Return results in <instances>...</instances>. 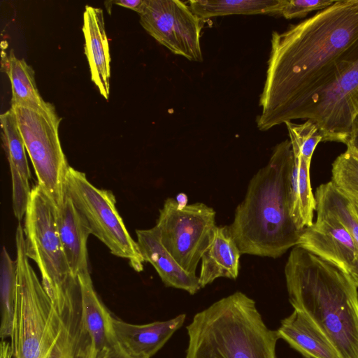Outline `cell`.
<instances>
[{
	"instance_id": "15",
	"label": "cell",
	"mask_w": 358,
	"mask_h": 358,
	"mask_svg": "<svg viewBox=\"0 0 358 358\" xmlns=\"http://www.w3.org/2000/svg\"><path fill=\"white\" fill-rule=\"evenodd\" d=\"M186 315L180 314L166 321L134 324L112 317L114 337L119 346L136 358H151L180 329Z\"/></svg>"
},
{
	"instance_id": "32",
	"label": "cell",
	"mask_w": 358,
	"mask_h": 358,
	"mask_svg": "<svg viewBox=\"0 0 358 358\" xmlns=\"http://www.w3.org/2000/svg\"><path fill=\"white\" fill-rule=\"evenodd\" d=\"M101 358H136L124 350H123L118 344L109 350Z\"/></svg>"
},
{
	"instance_id": "30",
	"label": "cell",
	"mask_w": 358,
	"mask_h": 358,
	"mask_svg": "<svg viewBox=\"0 0 358 358\" xmlns=\"http://www.w3.org/2000/svg\"><path fill=\"white\" fill-rule=\"evenodd\" d=\"M347 149L358 156V114L355 117L345 144Z\"/></svg>"
},
{
	"instance_id": "4",
	"label": "cell",
	"mask_w": 358,
	"mask_h": 358,
	"mask_svg": "<svg viewBox=\"0 0 358 358\" xmlns=\"http://www.w3.org/2000/svg\"><path fill=\"white\" fill-rule=\"evenodd\" d=\"M187 330L185 358H276L277 330L268 328L255 301L241 292L197 313Z\"/></svg>"
},
{
	"instance_id": "25",
	"label": "cell",
	"mask_w": 358,
	"mask_h": 358,
	"mask_svg": "<svg viewBox=\"0 0 358 358\" xmlns=\"http://www.w3.org/2000/svg\"><path fill=\"white\" fill-rule=\"evenodd\" d=\"M315 198L316 205L334 213L352 235L357 256L350 275L358 287V215L353 201L341 192L331 181L317 187Z\"/></svg>"
},
{
	"instance_id": "7",
	"label": "cell",
	"mask_w": 358,
	"mask_h": 358,
	"mask_svg": "<svg viewBox=\"0 0 358 358\" xmlns=\"http://www.w3.org/2000/svg\"><path fill=\"white\" fill-rule=\"evenodd\" d=\"M66 192L87 222L92 234L115 256L126 259L136 272L145 262L137 245L116 208V199L110 190L94 186L85 173L69 166Z\"/></svg>"
},
{
	"instance_id": "8",
	"label": "cell",
	"mask_w": 358,
	"mask_h": 358,
	"mask_svg": "<svg viewBox=\"0 0 358 358\" xmlns=\"http://www.w3.org/2000/svg\"><path fill=\"white\" fill-rule=\"evenodd\" d=\"M11 108L34 166L37 185L59 206L66 195V178L70 166L59 137L62 118L55 107L43 112L22 107Z\"/></svg>"
},
{
	"instance_id": "16",
	"label": "cell",
	"mask_w": 358,
	"mask_h": 358,
	"mask_svg": "<svg viewBox=\"0 0 358 358\" xmlns=\"http://www.w3.org/2000/svg\"><path fill=\"white\" fill-rule=\"evenodd\" d=\"M83 32L92 81L107 100L110 94V56L102 9L85 6Z\"/></svg>"
},
{
	"instance_id": "12",
	"label": "cell",
	"mask_w": 358,
	"mask_h": 358,
	"mask_svg": "<svg viewBox=\"0 0 358 358\" xmlns=\"http://www.w3.org/2000/svg\"><path fill=\"white\" fill-rule=\"evenodd\" d=\"M40 358H94L83 319L79 287L63 301L62 308L53 306Z\"/></svg>"
},
{
	"instance_id": "5",
	"label": "cell",
	"mask_w": 358,
	"mask_h": 358,
	"mask_svg": "<svg viewBox=\"0 0 358 358\" xmlns=\"http://www.w3.org/2000/svg\"><path fill=\"white\" fill-rule=\"evenodd\" d=\"M23 229L27 256L38 266L42 285L52 302L76 291L78 284L59 238L56 206L38 185L31 188Z\"/></svg>"
},
{
	"instance_id": "35",
	"label": "cell",
	"mask_w": 358,
	"mask_h": 358,
	"mask_svg": "<svg viewBox=\"0 0 358 358\" xmlns=\"http://www.w3.org/2000/svg\"><path fill=\"white\" fill-rule=\"evenodd\" d=\"M353 201V200H352ZM354 206L358 215V201H353Z\"/></svg>"
},
{
	"instance_id": "17",
	"label": "cell",
	"mask_w": 358,
	"mask_h": 358,
	"mask_svg": "<svg viewBox=\"0 0 358 358\" xmlns=\"http://www.w3.org/2000/svg\"><path fill=\"white\" fill-rule=\"evenodd\" d=\"M59 238L73 275L89 271L87 241L90 228L66 192L62 203L56 206Z\"/></svg>"
},
{
	"instance_id": "24",
	"label": "cell",
	"mask_w": 358,
	"mask_h": 358,
	"mask_svg": "<svg viewBox=\"0 0 358 358\" xmlns=\"http://www.w3.org/2000/svg\"><path fill=\"white\" fill-rule=\"evenodd\" d=\"M283 0H192V10L201 20L230 15H278Z\"/></svg>"
},
{
	"instance_id": "27",
	"label": "cell",
	"mask_w": 358,
	"mask_h": 358,
	"mask_svg": "<svg viewBox=\"0 0 358 358\" xmlns=\"http://www.w3.org/2000/svg\"><path fill=\"white\" fill-rule=\"evenodd\" d=\"M344 195L358 201V156L349 150L338 155L331 167V180Z\"/></svg>"
},
{
	"instance_id": "10",
	"label": "cell",
	"mask_w": 358,
	"mask_h": 358,
	"mask_svg": "<svg viewBox=\"0 0 358 358\" xmlns=\"http://www.w3.org/2000/svg\"><path fill=\"white\" fill-rule=\"evenodd\" d=\"M143 28L175 55L202 62L201 31L203 20L178 0H145L139 14Z\"/></svg>"
},
{
	"instance_id": "28",
	"label": "cell",
	"mask_w": 358,
	"mask_h": 358,
	"mask_svg": "<svg viewBox=\"0 0 358 358\" xmlns=\"http://www.w3.org/2000/svg\"><path fill=\"white\" fill-rule=\"evenodd\" d=\"M285 124L293 153L311 161L315 148L322 141V136L317 124L311 120H307L302 124L292 122H286Z\"/></svg>"
},
{
	"instance_id": "2",
	"label": "cell",
	"mask_w": 358,
	"mask_h": 358,
	"mask_svg": "<svg viewBox=\"0 0 358 358\" xmlns=\"http://www.w3.org/2000/svg\"><path fill=\"white\" fill-rule=\"evenodd\" d=\"M289 301L341 358H358V291L351 275L298 245L285 266Z\"/></svg>"
},
{
	"instance_id": "29",
	"label": "cell",
	"mask_w": 358,
	"mask_h": 358,
	"mask_svg": "<svg viewBox=\"0 0 358 358\" xmlns=\"http://www.w3.org/2000/svg\"><path fill=\"white\" fill-rule=\"evenodd\" d=\"M334 0H283L280 15L286 19L303 17L314 10L331 6Z\"/></svg>"
},
{
	"instance_id": "18",
	"label": "cell",
	"mask_w": 358,
	"mask_h": 358,
	"mask_svg": "<svg viewBox=\"0 0 358 358\" xmlns=\"http://www.w3.org/2000/svg\"><path fill=\"white\" fill-rule=\"evenodd\" d=\"M137 245L145 262L155 268L166 287L196 294L201 287L196 274L185 271L162 245L155 227L149 229L136 231Z\"/></svg>"
},
{
	"instance_id": "13",
	"label": "cell",
	"mask_w": 358,
	"mask_h": 358,
	"mask_svg": "<svg viewBox=\"0 0 358 358\" xmlns=\"http://www.w3.org/2000/svg\"><path fill=\"white\" fill-rule=\"evenodd\" d=\"M317 217L304 228L296 245L324 259L350 273L357 256L354 239L340 220L316 205Z\"/></svg>"
},
{
	"instance_id": "9",
	"label": "cell",
	"mask_w": 358,
	"mask_h": 358,
	"mask_svg": "<svg viewBox=\"0 0 358 358\" xmlns=\"http://www.w3.org/2000/svg\"><path fill=\"white\" fill-rule=\"evenodd\" d=\"M214 209L203 203L179 208L176 199L168 198L159 210L155 227L161 242L187 272L196 274L215 225Z\"/></svg>"
},
{
	"instance_id": "6",
	"label": "cell",
	"mask_w": 358,
	"mask_h": 358,
	"mask_svg": "<svg viewBox=\"0 0 358 358\" xmlns=\"http://www.w3.org/2000/svg\"><path fill=\"white\" fill-rule=\"evenodd\" d=\"M15 243L16 296L10 338L13 358H40L53 303L29 264L20 223L16 229Z\"/></svg>"
},
{
	"instance_id": "26",
	"label": "cell",
	"mask_w": 358,
	"mask_h": 358,
	"mask_svg": "<svg viewBox=\"0 0 358 358\" xmlns=\"http://www.w3.org/2000/svg\"><path fill=\"white\" fill-rule=\"evenodd\" d=\"M16 262L12 260L3 246L0 263V302L1 340L12 337L16 296Z\"/></svg>"
},
{
	"instance_id": "31",
	"label": "cell",
	"mask_w": 358,
	"mask_h": 358,
	"mask_svg": "<svg viewBox=\"0 0 358 358\" xmlns=\"http://www.w3.org/2000/svg\"><path fill=\"white\" fill-rule=\"evenodd\" d=\"M110 3L131 9L140 14L144 8L145 0H116L110 1Z\"/></svg>"
},
{
	"instance_id": "34",
	"label": "cell",
	"mask_w": 358,
	"mask_h": 358,
	"mask_svg": "<svg viewBox=\"0 0 358 358\" xmlns=\"http://www.w3.org/2000/svg\"><path fill=\"white\" fill-rule=\"evenodd\" d=\"M176 200L177 201L178 207L180 208H184L187 205V202H188L187 196L182 192L179 193L176 196Z\"/></svg>"
},
{
	"instance_id": "1",
	"label": "cell",
	"mask_w": 358,
	"mask_h": 358,
	"mask_svg": "<svg viewBox=\"0 0 358 358\" xmlns=\"http://www.w3.org/2000/svg\"><path fill=\"white\" fill-rule=\"evenodd\" d=\"M259 99V130L307 118L313 101L358 58V0H336L273 31Z\"/></svg>"
},
{
	"instance_id": "3",
	"label": "cell",
	"mask_w": 358,
	"mask_h": 358,
	"mask_svg": "<svg viewBox=\"0 0 358 358\" xmlns=\"http://www.w3.org/2000/svg\"><path fill=\"white\" fill-rule=\"evenodd\" d=\"M292 164V145L285 140L250 180L228 226L241 254L278 258L297 245L302 231L290 215Z\"/></svg>"
},
{
	"instance_id": "19",
	"label": "cell",
	"mask_w": 358,
	"mask_h": 358,
	"mask_svg": "<svg viewBox=\"0 0 358 358\" xmlns=\"http://www.w3.org/2000/svg\"><path fill=\"white\" fill-rule=\"evenodd\" d=\"M77 281L83 319L92 339L94 357L101 358L117 344L112 329L113 316L97 295L90 271L80 273Z\"/></svg>"
},
{
	"instance_id": "23",
	"label": "cell",
	"mask_w": 358,
	"mask_h": 358,
	"mask_svg": "<svg viewBox=\"0 0 358 358\" xmlns=\"http://www.w3.org/2000/svg\"><path fill=\"white\" fill-rule=\"evenodd\" d=\"M310 162L293 153L289 210L294 224L300 231L313 224L316 210V201L310 180Z\"/></svg>"
},
{
	"instance_id": "20",
	"label": "cell",
	"mask_w": 358,
	"mask_h": 358,
	"mask_svg": "<svg viewBox=\"0 0 358 358\" xmlns=\"http://www.w3.org/2000/svg\"><path fill=\"white\" fill-rule=\"evenodd\" d=\"M241 255L228 226H215L201 258L198 277L201 288L219 278L236 279L239 273Z\"/></svg>"
},
{
	"instance_id": "14",
	"label": "cell",
	"mask_w": 358,
	"mask_h": 358,
	"mask_svg": "<svg viewBox=\"0 0 358 358\" xmlns=\"http://www.w3.org/2000/svg\"><path fill=\"white\" fill-rule=\"evenodd\" d=\"M1 139L11 174L13 210L20 221L25 215L31 188L24 143L13 108L0 116Z\"/></svg>"
},
{
	"instance_id": "21",
	"label": "cell",
	"mask_w": 358,
	"mask_h": 358,
	"mask_svg": "<svg viewBox=\"0 0 358 358\" xmlns=\"http://www.w3.org/2000/svg\"><path fill=\"white\" fill-rule=\"evenodd\" d=\"M277 331L280 338L306 358H341L326 337L298 310L283 319Z\"/></svg>"
},
{
	"instance_id": "33",
	"label": "cell",
	"mask_w": 358,
	"mask_h": 358,
	"mask_svg": "<svg viewBox=\"0 0 358 358\" xmlns=\"http://www.w3.org/2000/svg\"><path fill=\"white\" fill-rule=\"evenodd\" d=\"M0 358H13L11 343L1 341L0 346Z\"/></svg>"
},
{
	"instance_id": "22",
	"label": "cell",
	"mask_w": 358,
	"mask_h": 358,
	"mask_svg": "<svg viewBox=\"0 0 358 358\" xmlns=\"http://www.w3.org/2000/svg\"><path fill=\"white\" fill-rule=\"evenodd\" d=\"M1 71L8 75L12 89L11 107L48 111L53 105L41 96L35 81L34 71L24 59L17 58L13 50L2 56Z\"/></svg>"
},
{
	"instance_id": "11",
	"label": "cell",
	"mask_w": 358,
	"mask_h": 358,
	"mask_svg": "<svg viewBox=\"0 0 358 358\" xmlns=\"http://www.w3.org/2000/svg\"><path fill=\"white\" fill-rule=\"evenodd\" d=\"M358 114V58L313 101L306 120L318 127L322 141L346 144Z\"/></svg>"
}]
</instances>
